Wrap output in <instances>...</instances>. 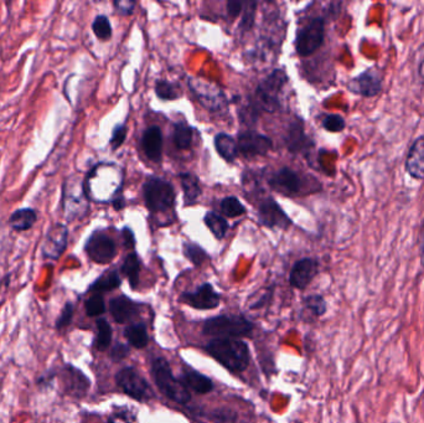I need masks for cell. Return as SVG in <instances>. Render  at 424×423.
Listing matches in <instances>:
<instances>
[{"instance_id": "1", "label": "cell", "mask_w": 424, "mask_h": 423, "mask_svg": "<svg viewBox=\"0 0 424 423\" xmlns=\"http://www.w3.org/2000/svg\"><path fill=\"white\" fill-rule=\"evenodd\" d=\"M114 179H122L116 165H96L84 180V190L89 200L96 202H112L121 195L123 183H116Z\"/></svg>"}, {"instance_id": "2", "label": "cell", "mask_w": 424, "mask_h": 423, "mask_svg": "<svg viewBox=\"0 0 424 423\" xmlns=\"http://www.w3.org/2000/svg\"><path fill=\"white\" fill-rule=\"evenodd\" d=\"M206 350L223 366L234 373H241L250 364V350L242 340L218 338L207 344Z\"/></svg>"}, {"instance_id": "3", "label": "cell", "mask_w": 424, "mask_h": 423, "mask_svg": "<svg viewBox=\"0 0 424 423\" xmlns=\"http://www.w3.org/2000/svg\"><path fill=\"white\" fill-rule=\"evenodd\" d=\"M61 209L63 216L68 221L82 218L87 215L89 198L82 179L70 177L65 180L62 186Z\"/></svg>"}, {"instance_id": "4", "label": "cell", "mask_w": 424, "mask_h": 423, "mask_svg": "<svg viewBox=\"0 0 424 423\" xmlns=\"http://www.w3.org/2000/svg\"><path fill=\"white\" fill-rule=\"evenodd\" d=\"M151 376L156 381V386L162 391L164 395L170 400L185 405L190 401V395L188 387L183 384V381L175 379L172 369L169 366L167 360L162 357H158L151 365Z\"/></svg>"}, {"instance_id": "5", "label": "cell", "mask_w": 424, "mask_h": 423, "mask_svg": "<svg viewBox=\"0 0 424 423\" xmlns=\"http://www.w3.org/2000/svg\"><path fill=\"white\" fill-rule=\"evenodd\" d=\"M288 82V76L285 70H274L269 73L267 77L258 84L256 89V96L252 105L257 110H263L266 112H275L280 108L278 96L285 84Z\"/></svg>"}, {"instance_id": "6", "label": "cell", "mask_w": 424, "mask_h": 423, "mask_svg": "<svg viewBox=\"0 0 424 423\" xmlns=\"http://www.w3.org/2000/svg\"><path fill=\"white\" fill-rule=\"evenodd\" d=\"M145 205L151 212H162L175 205L173 185L162 178H149L143 185Z\"/></svg>"}, {"instance_id": "7", "label": "cell", "mask_w": 424, "mask_h": 423, "mask_svg": "<svg viewBox=\"0 0 424 423\" xmlns=\"http://www.w3.org/2000/svg\"><path fill=\"white\" fill-rule=\"evenodd\" d=\"M253 324L241 316H220L210 318L204 324V333L218 338H238L248 335Z\"/></svg>"}, {"instance_id": "8", "label": "cell", "mask_w": 424, "mask_h": 423, "mask_svg": "<svg viewBox=\"0 0 424 423\" xmlns=\"http://www.w3.org/2000/svg\"><path fill=\"white\" fill-rule=\"evenodd\" d=\"M325 38V20L312 17L298 31L296 39V54L303 57L310 56L323 45Z\"/></svg>"}, {"instance_id": "9", "label": "cell", "mask_w": 424, "mask_h": 423, "mask_svg": "<svg viewBox=\"0 0 424 423\" xmlns=\"http://www.w3.org/2000/svg\"><path fill=\"white\" fill-rule=\"evenodd\" d=\"M189 86L191 92L209 111H222L227 106V100L223 95L222 89H218L216 84L201 78H191Z\"/></svg>"}, {"instance_id": "10", "label": "cell", "mask_w": 424, "mask_h": 423, "mask_svg": "<svg viewBox=\"0 0 424 423\" xmlns=\"http://www.w3.org/2000/svg\"><path fill=\"white\" fill-rule=\"evenodd\" d=\"M347 89L352 94L372 98L381 94L384 89V73L377 67H370L363 73L357 75L356 77L351 78L347 84Z\"/></svg>"}, {"instance_id": "11", "label": "cell", "mask_w": 424, "mask_h": 423, "mask_svg": "<svg viewBox=\"0 0 424 423\" xmlns=\"http://www.w3.org/2000/svg\"><path fill=\"white\" fill-rule=\"evenodd\" d=\"M84 251L91 261L107 265L117 255L116 242L102 231H95L86 241Z\"/></svg>"}, {"instance_id": "12", "label": "cell", "mask_w": 424, "mask_h": 423, "mask_svg": "<svg viewBox=\"0 0 424 423\" xmlns=\"http://www.w3.org/2000/svg\"><path fill=\"white\" fill-rule=\"evenodd\" d=\"M68 244V228L63 223L52 225L45 235L41 246V255L44 258L57 261L66 251Z\"/></svg>"}, {"instance_id": "13", "label": "cell", "mask_w": 424, "mask_h": 423, "mask_svg": "<svg viewBox=\"0 0 424 423\" xmlns=\"http://www.w3.org/2000/svg\"><path fill=\"white\" fill-rule=\"evenodd\" d=\"M117 385L127 395L135 400H144L149 395V386L144 378L134 368H124L116 375Z\"/></svg>"}, {"instance_id": "14", "label": "cell", "mask_w": 424, "mask_h": 423, "mask_svg": "<svg viewBox=\"0 0 424 423\" xmlns=\"http://www.w3.org/2000/svg\"><path fill=\"white\" fill-rule=\"evenodd\" d=\"M258 217L261 223L269 228H288L292 225V220L273 198H267L259 204Z\"/></svg>"}, {"instance_id": "15", "label": "cell", "mask_w": 424, "mask_h": 423, "mask_svg": "<svg viewBox=\"0 0 424 423\" xmlns=\"http://www.w3.org/2000/svg\"><path fill=\"white\" fill-rule=\"evenodd\" d=\"M181 302L195 309H215L221 301V297L210 283L200 285L194 292H185L181 295Z\"/></svg>"}, {"instance_id": "16", "label": "cell", "mask_w": 424, "mask_h": 423, "mask_svg": "<svg viewBox=\"0 0 424 423\" xmlns=\"http://www.w3.org/2000/svg\"><path fill=\"white\" fill-rule=\"evenodd\" d=\"M238 153H242L247 158H253L257 156H264L272 149L273 142L263 134L256 132H243L240 134L237 140Z\"/></svg>"}, {"instance_id": "17", "label": "cell", "mask_w": 424, "mask_h": 423, "mask_svg": "<svg viewBox=\"0 0 424 423\" xmlns=\"http://www.w3.org/2000/svg\"><path fill=\"white\" fill-rule=\"evenodd\" d=\"M319 263L314 258H303L296 262L292 268L290 272L289 282L294 288L298 290H305L310 284L312 279L318 274Z\"/></svg>"}, {"instance_id": "18", "label": "cell", "mask_w": 424, "mask_h": 423, "mask_svg": "<svg viewBox=\"0 0 424 423\" xmlns=\"http://www.w3.org/2000/svg\"><path fill=\"white\" fill-rule=\"evenodd\" d=\"M63 390L67 395L76 399H81L87 394L89 389V380L81 370L73 368V365H66L62 371Z\"/></svg>"}, {"instance_id": "19", "label": "cell", "mask_w": 424, "mask_h": 423, "mask_svg": "<svg viewBox=\"0 0 424 423\" xmlns=\"http://www.w3.org/2000/svg\"><path fill=\"white\" fill-rule=\"evenodd\" d=\"M404 169L411 178L424 180V135L413 140L404 161Z\"/></svg>"}, {"instance_id": "20", "label": "cell", "mask_w": 424, "mask_h": 423, "mask_svg": "<svg viewBox=\"0 0 424 423\" xmlns=\"http://www.w3.org/2000/svg\"><path fill=\"white\" fill-rule=\"evenodd\" d=\"M269 185L282 194L294 195L301 191V180L294 170L289 168H282L269 179Z\"/></svg>"}, {"instance_id": "21", "label": "cell", "mask_w": 424, "mask_h": 423, "mask_svg": "<svg viewBox=\"0 0 424 423\" xmlns=\"http://www.w3.org/2000/svg\"><path fill=\"white\" fill-rule=\"evenodd\" d=\"M142 145L145 156L153 162H160L162 156V133L158 126L145 129L142 137Z\"/></svg>"}, {"instance_id": "22", "label": "cell", "mask_w": 424, "mask_h": 423, "mask_svg": "<svg viewBox=\"0 0 424 423\" xmlns=\"http://www.w3.org/2000/svg\"><path fill=\"white\" fill-rule=\"evenodd\" d=\"M109 312L118 324H126L137 317L138 306L133 301H130L128 297L121 295L112 299L109 303Z\"/></svg>"}, {"instance_id": "23", "label": "cell", "mask_w": 424, "mask_h": 423, "mask_svg": "<svg viewBox=\"0 0 424 423\" xmlns=\"http://www.w3.org/2000/svg\"><path fill=\"white\" fill-rule=\"evenodd\" d=\"M285 144L292 153H301L312 144L303 128V123H293L285 135Z\"/></svg>"}, {"instance_id": "24", "label": "cell", "mask_w": 424, "mask_h": 423, "mask_svg": "<svg viewBox=\"0 0 424 423\" xmlns=\"http://www.w3.org/2000/svg\"><path fill=\"white\" fill-rule=\"evenodd\" d=\"M38 223V212L31 207H24L13 212L9 217L10 228L17 232H25Z\"/></svg>"}, {"instance_id": "25", "label": "cell", "mask_w": 424, "mask_h": 423, "mask_svg": "<svg viewBox=\"0 0 424 423\" xmlns=\"http://www.w3.org/2000/svg\"><path fill=\"white\" fill-rule=\"evenodd\" d=\"M179 177H180V183L184 190L185 205L196 204V201L202 194L199 179L191 173L180 174Z\"/></svg>"}, {"instance_id": "26", "label": "cell", "mask_w": 424, "mask_h": 423, "mask_svg": "<svg viewBox=\"0 0 424 423\" xmlns=\"http://www.w3.org/2000/svg\"><path fill=\"white\" fill-rule=\"evenodd\" d=\"M215 148L226 162L234 163L238 156L237 142L229 134L218 133L215 137Z\"/></svg>"}, {"instance_id": "27", "label": "cell", "mask_w": 424, "mask_h": 423, "mask_svg": "<svg viewBox=\"0 0 424 423\" xmlns=\"http://www.w3.org/2000/svg\"><path fill=\"white\" fill-rule=\"evenodd\" d=\"M121 284H122V279L119 277L117 271H109L96 279L95 282L89 285V290L93 292L96 295H100L105 292L117 290Z\"/></svg>"}, {"instance_id": "28", "label": "cell", "mask_w": 424, "mask_h": 423, "mask_svg": "<svg viewBox=\"0 0 424 423\" xmlns=\"http://www.w3.org/2000/svg\"><path fill=\"white\" fill-rule=\"evenodd\" d=\"M183 384L189 387L191 390L195 391L197 394H207L212 390L213 385L211 380L206 378L205 375L197 373L195 370L186 371L183 375Z\"/></svg>"}, {"instance_id": "29", "label": "cell", "mask_w": 424, "mask_h": 423, "mask_svg": "<svg viewBox=\"0 0 424 423\" xmlns=\"http://www.w3.org/2000/svg\"><path fill=\"white\" fill-rule=\"evenodd\" d=\"M124 335L128 340L129 344L137 349H142L146 346L148 340H149L144 323L130 324L124 330Z\"/></svg>"}, {"instance_id": "30", "label": "cell", "mask_w": 424, "mask_h": 423, "mask_svg": "<svg viewBox=\"0 0 424 423\" xmlns=\"http://www.w3.org/2000/svg\"><path fill=\"white\" fill-rule=\"evenodd\" d=\"M122 272L128 279L130 287L135 290L139 283L140 260L138 255L133 252L129 253L123 262Z\"/></svg>"}, {"instance_id": "31", "label": "cell", "mask_w": 424, "mask_h": 423, "mask_svg": "<svg viewBox=\"0 0 424 423\" xmlns=\"http://www.w3.org/2000/svg\"><path fill=\"white\" fill-rule=\"evenodd\" d=\"M204 221H205L207 228H210V231L213 234V236L218 239H222L229 231V225L227 220L223 218L221 215H218L216 212H207L204 217Z\"/></svg>"}, {"instance_id": "32", "label": "cell", "mask_w": 424, "mask_h": 423, "mask_svg": "<svg viewBox=\"0 0 424 423\" xmlns=\"http://www.w3.org/2000/svg\"><path fill=\"white\" fill-rule=\"evenodd\" d=\"M173 142L178 149H189L192 144V128L184 122L175 123Z\"/></svg>"}, {"instance_id": "33", "label": "cell", "mask_w": 424, "mask_h": 423, "mask_svg": "<svg viewBox=\"0 0 424 423\" xmlns=\"http://www.w3.org/2000/svg\"><path fill=\"white\" fill-rule=\"evenodd\" d=\"M112 343V328L106 319L100 318L97 320V335L95 338V348L97 350L105 351Z\"/></svg>"}, {"instance_id": "34", "label": "cell", "mask_w": 424, "mask_h": 423, "mask_svg": "<svg viewBox=\"0 0 424 423\" xmlns=\"http://www.w3.org/2000/svg\"><path fill=\"white\" fill-rule=\"evenodd\" d=\"M156 94L160 100L164 101L178 100L181 96L178 86L173 82H169L167 80L156 81Z\"/></svg>"}, {"instance_id": "35", "label": "cell", "mask_w": 424, "mask_h": 423, "mask_svg": "<svg viewBox=\"0 0 424 423\" xmlns=\"http://www.w3.org/2000/svg\"><path fill=\"white\" fill-rule=\"evenodd\" d=\"M220 209L227 217H237L245 214V207L236 196H227L221 201Z\"/></svg>"}, {"instance_id": "36", "label": "cell", "mask_w": 424, "mask_h": 423, "mask_svg": "<svg viewBox=\"0 0 424 423\" xmlns=\"http://www.w3.org/2000/svg\"><path fill=\"white\" fill-rule=\"evenodd\" d=\"M183 250H184L185 257L190 262H192L195 266H201L209 258L205 250L192 242H185Z\"/></svg>"}, {"instance_id": "37", "label": "cell", "mask_w": 424, "mask_h": 423, "mask_svg": "<svg viewBox=\"0 0 424 423\" xmlns=\"http://www.w3.org/2000/svg\"><path fill=\"white\" fill-rule=\"evenodd\" d=\"M92 30L96 36L102 41H107L112 38V25L106 15H98L92 22Z\"/></svg>"}, {"instance_id": "38", "label": "cell", "mask_w": 424, "mask_h": 423, "mask_svg": "<svg viewBox=\"0 0 424 423\" xmlns=\"http://www.w3.org/2000/svg\"><path fill=\"white\" fill-rule=\"evenodd\" d=\"M257 1H243V10H242V22L240 29L242 31H250L255 25V17H256Z\"/></svg>"}, {"instance_id": "39", "label": "cell", "mask_w": 424, "mask_h": 423, "mask_svg": "<svg viewBox=\"0 0 424 423\" xmlns=\"http://www.w3.org/2000/svg\"><path fill=\"white\" fill-rule=\"evenodd\" d=\"M84 309L89 317H98L106 312L105 299L100 295H93L89 297L84 303Z\"/></svg>"}, {"instance_id": "40", "label": "cell", "mask_w": 424, "mask_h": 423, "mask_svg": "<svg viewBox=\"0 0 424 423\" xmlns=\"http://www.w3.org/2000/svg\"><path fill=\"white\" fill-rule=\"evenodd\" d=\"M304 306L317 317H321L326 312V302L321 295H309L304 299Z\"/></svg>"}, {"instance_id": "41", "label": "cell", "mask_w": 424, "mask_h": 423, "mask_svg": "<svg viewBox=\"0 0 424 423\" xmlns=\"http://www.w3.org/2000/svg\"><path fill=\"white\" fill-rule=\"evenodd\" d=\"M321 123H323L324 128L329 131V132H333V133L342 132L346 127L345 119L339 114H326L323 118V122Z\"/></svg>"}, {"instance_id": "42", "label": "cell", "mask_w": 424, "mask_h": 423, "mask_svg": "<svg viewBox=\"0 0 424 423\" xmlns=\"http://www.w3.org/2000/svg\"><path fill=\"white\" fill-rule=\"evenodd\" d=\"M73 313H75L73 304L68 302V303H66L65 306H63V309H62L61 313H60L59 318L56 319L55 327L59 332H61L63 329H66L67 327L71 325V323H73Z\"/></svg>"}, {"instance_id": "43", "label": "cell", "mask_w": 424, "mask_h": 423, "mask_svg": "<svg viewBox=\"0 0 424 423\" xmlns=\"http://www.w3.org/2000/svg\"><path fill=\"white\" fill-rule=\"evenodd\" d=\"M127 133H128V129H127L126 124H119V126H116L113 128L111 140H109L113 151H117L118 148L126 142Z\"/></svg>"}, {"instance_id": "44", "label": "cell", "mask_w": 424, "mask_h": 423, "mask_svg": "<svg viewBox=\"0 0 424 423\" xmlns=\"http://www.w3.org/2000/svg\"><path fill=\"white\" fill-rule=\"evenodd\" d=\"M113 6L116 8L118 14L127 17V15H132L133 14L135 3L130 1V0H116L113 3Z\"/></svg>"}, {"instance_id": "45", "label": "cell", "mask_w": 424, "mask_h": 423, "mask_svg": "<svg viewBox=\"0 0 424 423\" xmlns=\"http://www.w3.org/2000/svg\"><path fill=\"white\" fill-rule=\"evenodd\" d=\"M243 10V1L229 0L227 1V13L231 17H237Z\"/></svg>"}, {"instance_id": "46", "label": "cell", "mask_w": 424, "mask_h": 423, "mask_svg": "<svg viewBox=\"0 0 424 423\" xmlns=\"http://www.w3.org/2000/svg\"><path fill=\"white\" fill-rule=\"evenodd\" d=\"M128 355V348L123 344H117L112 350L111 357L114 362H121Z\"/></svg>"}, {"instance_id": "47", "label": "cell", "mask_w": 424, "mask_h": 423, "mask_svg": "<svg viewBox=\"0 0 424 423\" xmlns=\"http://www.w3.org/2000/svg\"><path fill=\"white\" fill-rule=\"evenodd\" d=\"M122 237L123 244L127 247V248H134L135 246V237H134V232L130 228L127 226L122 230Z\"/></svg>"}, {"instance_id": "48", "label": "cell", "mask_w": 424, "mask_h": 423, "mask_svg": "<svg viewBox=\"0 0 424 423\" xmlns=\"http://www.w3.org/2000/svg\"><path fill=\"white\" fill-rule=\"evenodd\" d=\"M417 73L421 81L424 82V44L418 49V64H417Z\"/></svg>"}, {"instance_id": "49", "label": "cell", "mask_w": 424, "mask_h": 423, "mask_svg": "<svg viewBox=\"0 0 424 423\" xmlns=\"http://www.w3.org/2000/svg\"><path fill=\"white\" fill-rule=\"evenodd\" d=\"M419 248H421V255L424 257V220L423 225H422V230H421V237H419Z\"/></svg>"}, {"instance_id": "50", "label": "cell", "mask_w": 424, "mask_h": 423, "mask_svg": "<svg viewBox=\"0 0 424 423\" xmlns=\"http://www.w3.org/2000/svg\"><path fill=\"white\" fill-rule=\"evenodd\" d=\"M108 423H129L126 418L122 417V416H114V417H112L109 420V422Z\"/></svg>"}]
</instances>
